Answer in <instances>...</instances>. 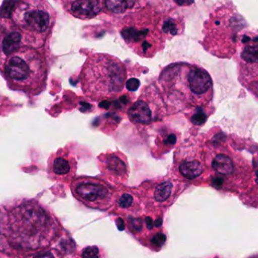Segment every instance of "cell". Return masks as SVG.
Segmentation results:
<instances>
[{
  "label": "cell",
  "mask_w": 258,
  "mask_h": 258,
  "mask_svg": "<svg viewBox=\"0 0 258 258\" xmlns=\"http://www.w3.org/2000/svg\"><path fill=\"white\" fill-rule=\"evenodd\" d=\"M60 230L53 214L36 201H18L0 210V235L16 250H44L56 240Z\"/></svg>",
  "instance_id": "cell-1"
},
{
  "label": "cell",
  "mask_w": 258,
  "mask_h": 258,
  "mask_svg": "<svg viewBox=\"0 0 258 258\" xmlns=\"http://www.w3.org/2000/svg\"><path fill=\"white\" fill-rule=\"evenodd\" d=\"M159 84L166 102L177 110L207 108L213 99V81L205 69L176 63L161 72Z\"/></svg>",
  "instance_id": "cell-2"
},
{
  "label": "cell",
  "mask_w": 258,
  "mask_h": 258,
  "mask_svg": "<svg viewBox=\"0 0 258 258\" xmlns=\"http://www.w3.org/2000/svg\"><path fill=\"white\" fill-rule=\"evenodd\" d=\"M126 67L120 60L108 54L87 57L80 75L83 93L93 101L113 99L120 94L126 82Z\"/></svg>",
  "instance_id": "cell-3"
},
{
  "label": "cell",
  "mask_w": 258,
  "mask_h": 258,
  "mask_svg": "<svg viewBox=\"0 0 258 258\" xmlns=\"http://www.w3.org/2000/svg\"><path fill=\"white\" fill-rule=\"evenodd\" d=\"M247 23L234 6L224 4L214 9L204 28V47L220 58L235 55L243 30Z\"/></svg>",
  "instance_id": "cell-4"
},
{
  "label": "cell",
  "mask_w": 258,
  "mask_h": 258,
  "mask_svg": "<svg viewBox=\"0 0 258 258\" xmlns=\"http://www.w3.org/2000/svg\"><path fill=\"white\" fill-rule=\"evenodd\" d=\"M2 72L12 90L37 95L46 89L47 64L43 55L33 48L22 46L13 52Z\"/></svg>",
  "instance_id": "cell-5"
},
{
  "label": "cell",
  "mask_w": 258,
  "mask_h": 258,
  "mask_svg": "<svg viewBox=\"0 0 258 258\" xmlns=\"http://www.w3.org/2000/svg\"><path fill=\"white\" fill-rule=\"evenodd\" d=\"M11 17L22 36V43L33 49L44 45L55 21V11L50 4L40 0L16 3Z\"/></svg>",
  "instance_id": "cell-6"
},
{
  "label": "cell",
  "mask_w": 258,
  "mask_h": 258,
  "mask_svg": "<svg viewBox=\"0 0 258 258\" xmlns=\"http://www.w3.org/2000/svg\"><path fill=\"white\" fill-rule=\"evenodd\" d=\"M161 19L158 13L149 9L137 12L124 18L120 35L135 53L151 58L164 46L165 38L160 28Z\"/></svg>",
  "instance_id": "cell-7"
},
{
  "label": "cell",
  "mask_w": 258,
  "mask_h": 258,
  "mask_svg": "<svg viewBox=\"0 0 258 258\" xmlns=\"http://www.w3.org/2000/svg\"><path fill=\"white\" fill-rule=\"evenodd\" d=\"M164 99L156 87H145L141 95L127 111V116L133 123L142 126L152 124L162 119L167 114Z\"/></svg>",
  "instance_id": "cell-8"
},
{
  "label": "cell",
  "mask_w": 258,
  "mask_h": 258,
  "mask_svg": "<svg viewBox=\"0 0 258 258\" xmlns=\"http://www.w3.org/2000/svg\"><path fill=\"white\" fill-rule=\"evenodd\" d=\"M71 188L75 199L89 208L106 210L114 202L112 189L100 179L78 178L73 181Z\"/></svg>",
  "instance_id": "cell-9"
},
{
  "label": "cell",
  "mask_w": 258,
  "mask_h": 258,
  "mask_svg": "<svg viewBox=\"0 0 258 258\" xmlns=\"http://www.w3.org/2000/svg\"><path fill=\"white\" fill-rule=\"evenodd\" d=\"M239 81L249 88L257 90L258 39L256 32L247 31L240 37Z\"/></svg>",
  "instance_id": "cell-10"
},
{
  "label": "cell",
  "mask_w": 258,
  "mask_h": 258,
  "mask_svg": "<svg viewBox=\"0 0 258 258\" xmlns=\"http://www.w3.org/2000/svg\"><path fill=\"white\" fill-rule=\"evenodd\" d=\"M77 161L66 148L58 149L49 157L48 173L52 179L69 181L75 176Z\"/></svg>",
  "instance_id": "cell-11"
},
{
  "label": "cell",
  "mask_w": 258,
  "mask_h": 258,
  "mask_svg": "<svg viewBox=\"0 0 258 258\" xmlns=\"http://www.w3.org/2000/svg\"><path fill=\"white\" fill-rule=\"evenodd\" d=\"M63 8L69 14L77 19H91L102 13L104 2L101 1H64Z\"/></svg>",
  "instance_id": "cell-12"
},
{
  "label": "cell",
  "mask_w": 258,
  "mask_h": 258,
  "mask_svg": "<svg viewBox=\"0 0 258 258\" xmlns=\"http://www.w3.org/2000/svg\"><path fill=\"white\" fill-rule=\"evenodd\" d=\"M194 146H191V152H185L181 154L182 159L179 161L178 170L183 177L188 179H194L203 173L205 166L202 161L200 152H194Z\"/></svg>",
  "instance_id": "cell-13"
},
{
  "label": "cell",
  "mask_w": 258,
  "mask_h": 258,
  "mask_svg": "<svg viewBox=\"0 0 258 258\" xmlns=\"http://www.w3.org/2000/svg\"><path fill=\"white\" fill-rule=\"evenodd\" d=\"M22 36L14 26L13 30L7 29L0 36V70H3L7 58L20 48Z\"/></svg>",
  "instance_id": "cell-14"
},
{
  "label": "cell",
  "mask_w": 258,
  "mask_h": 258,
  "mask_svg": "<svg viewBox=\"0 0 258 258\" xmlns=\"http://www.w3.org/2000/svg\"><path fill=\"white\" fill-rule=\"evenodd\" d=\"M102 168L114 177L124 178L128 175L127 164L120 153H109L99 158Z\"/></svg>",
  "instance_id": "cell-15"
},
{
  "label": "cell",
  "mask_w": 258,
  "mask_h": 258,
  "mask_svg": "<svg viewBox=\"0 0 258 258\" xmlns=\"http://www.w3.org/2000/svg\"><path fill=\"white\" fill-rule=\"evenodd\" d=\"M211 166L216 173L223 176H230L235 170L233 158L227 152H214L211 158Z\"/></svg>",
  "instance_id": "cell-16"
},
{
  "label": "cell",
  "mask_w": 258,
  "mask_h": 258,
  "mask_svg": "<svg viewBox=\"0 0 258 258\" xmlns=\"http://www.w3.org/2000/svg\"><path fill=\"white\" fill-rule=\"evenodd\" d=\"M161 32L164 38H171L176 35H179L183 31V21L179 18L167 17L161 19L160 23Z\"/></svg>",
  "instance_id": "cell-17"
},
{
  "label": "cell",
  "mask_w": 258,
  "mask_h": 258,
  "mask_svg": "<svg viewBox=\"0 0 258 258\" xmlns=\"http://www.w3.org/2000/svg\"><path fill=\"white\" fill-rule=\"evenodd\" d=\"M179 136L174 131L166 130L157 136L155 143L156 146L161 148V151H169L176 144Z\"/></svg>",
  "instance_id": "cell-18"
},
{
  "label": "cell",
  "mask_w": 258,
  "mask_h": 258,
  "mask_svg": "<svg viewBox=\"0 0 258 258\" xmlns=\"http://www.w3.org/2000/svg\"><path fill=\"white\" fill-rule=\"evenodd\" d=\"M173 185L169 181H164L155 187L154 198L160 203L167 202L173 194Z\"/></svg>",
  "instance_id": "cell-19"
},
{
  "label": "cell",
  "mask_w": 258,
  "mask_h": 258,
  "mask_svg": "<svg viewBox=\"0 0 258 258\" xmlns=\"http://www.w3.org/2000/svg\"><path fill=\"white\" fill-rule=\"evenodd\" d=\"M137 2L131 1H107L104 2V8L113 13H123L131 9Z\"/></svg>",
  "instance_id": "cell-20"
},
{
  "label": "cell",
  "mask_w": 258,
  "mask_h": 258,
  "mask_svg": "<svg viewBox=\"0 0 258 258\" xmlns=\"http://www.w3.org/2000/svg\"><path fill=\"white\" fill-rule=\"evenodd\" d=\"M205 108H196L191 111L189 120L195 126H201L206 121L208 114Z\"/></svg>",
  "instance_id": "cell-21"
},
{
  "label": "cell",
  "mask_w": 258,
  "mask_h": 258,
  "mask_svg": "<svg viewBox=\"0 0 258 258\" xmlns=\"http://www.w3.org/2000/svg\"><path fill=\"white\" fill-rule=\"evenodd\" d=\"M28 258H63L61 253L55 249L50 250H39L37 253L31 255Z\"/></svg>",
  "instance_id": "cell-22"
},
{
  "label": "cell",
  "mask_w": 258,
  "mask_h": 258,
  "mask_svg": "<svg viewBox=\"0 0 258 258\" xmlns=\"http://www.w3.org/2000/svg\"><path fill=\"white\" fill-rule=\"evenodd\" d=\"M83 258H100L99 250L96 246H90L84 249L82 253Z\"/></svg>",
  "instance_id": "cell-23"
},
{
  "label": "cell",
  "mask_w": 258,
  "mask_h": 258,
  "mask_svg": "<svg viewBox=\"0 0 258 258\" xmlns=\"http://www.w3.org/2000/svg\"><path fill=\"white\" fill-rule=\"evenodd\" d=\"M117 203H118L120 208L126 209V208H129L130 207H131V205L134 203V198H133L131 195L126 193V194H123V196L119 198Z\"/></svg>",
  "instance_id": "cell-24"
},
{
  "label": "cell",
  "mask_w": 258,
  "mask_h": 258,
  "mask_svg": "<svg viewBox=\"0 0 258 258\" xmlns=\"http://www.w3.org/2000/svg\"><path fill=\"white\" fill-rule=\"evenodd\" d=\"M140 82L138 79L132 78V79L128 80L126 82V87L129 91L134 92L138 90L140 87Z\"/></svg>",
  "instance_id": "cell-25"
},
{
  "label": "cell",
  "mask_w": 258,
  "mask_h": 258,
  "mask_svg": "<svg viewBox=\"0 0 258 258\" xmlns=\"http://www.w3.org/2000/svg\"><path fill=\"white\" fill-rule=\"evenodd\" d=\"M166 241V236L164 234L158 233L153 237L152 238V243L155 245L161 246L163 245Z\"/></svg>",
  "instance_id": "cell-26"
}]
</instances>
